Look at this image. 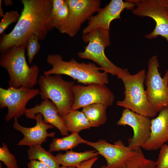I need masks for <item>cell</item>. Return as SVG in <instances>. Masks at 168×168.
Returning a JSON list of instances; mask_svg holds the SVG:
<instances>
[{
    "instance_id": "obj_26",
    "label": "cell",
    "mask_w": 168,
    "mask_h": 168,
    "mask_svg": "<svg viewBox=\"0 0 168 168\" xmlns=\"http://www.w3.org/2000/svg\"><path fill=\"white\" fill-rule=\"evenodd\" d=\"M21 16V14L16 11L12 10L7 12L4 14L0 22V35L11 24L17 22Z\"/></svg>"
},
{
    "instance_id": "obj_1",
    "label": "cell",
    "mask_w": 168,
    "mask_h": 168,
    "mask_svg": "<svg viewBox=\"0 0 168 168\" xmlns=\"http://www.w3.org/2000/svg\"><path fill=\"white\" fill-rule=\"evenodd\" d=\"M21 2L23 7L18 21L10 33L1 35L0 54L12 46H26L29 38L33 35L39 40H43L53 29L51 18L52 0Z\"/></svg>"
},
{
    "instance_id": "obj_4",
    "label": "cell",
    "mask_w": 168,
    "mask_h": 168,
    "mask_svg": "<svg viewBox=\"0 0 168 168\" xmlns=\"http://www.w3.org/2000/svg\"><path fill=\"white\" fill-rule=\"evenodd\" d=\"M116 76L122 80L125 88L124 99L118 101L116 105L150 118L156 116L157 113L149 103L144 89L145 69L131 75L127 69H122Z\"/></svg>"
},
{
    "instance_id": "obj_23",
    "label": "cell",
    "mask_w": 168,
    "mask_h": 168,
    "mask_svg": "<svg viewBox=\"0 0 168 168\" xmlns=\"http://www.w3.org/2000/svg\"><path fill=\"white\" fill-rule=\"evenodd\" d=\"M28 158L30 160H35L40 161L49 168H60V165L54 156L49 151L44 148L41 145L30 147L27 151Z\"/></svg>"
},
{
    "instance_id": "obj_14",
    "label": "cell",
    "mask_w": 168,
    "mask_h": 168,
    "mask_svg": "<svg viewBox=\"0 0 168 168\" xmlns=\"http://www.w3.org/2000/svg\"><path fill=\"white\" fill-rule=\"evenodd\" d=\"M85 144L94 148L105 158L108 168L120 167L133 151L128 146H126L121 140L114 142L113 144L103 139L94 142L87 141Z\"/></svg>"
},
{
    "instance_id": "obj_35",
    "label": "cell",
    "mask_w": 168,
    "mask_h": 168,
    "mask_svg": "<svg viewBox=\"0 0 168 168\" xmlns=\"http://www.w3.org/2000/svg\"><path fill=\"white\" fill-rule=\"evenodd\" d=\"M60 168H77V167H66L62 166L60 167Z\"/></svg>"
},
{
    "instance_id": "obj_12",
    "label": "cell",
    "mask_w": 168,
    "mask_h": 168,
    "mask_svg": "<svg viewBox=\"0 0 168 168\" xmlns=\"http://www.w3.org/2000/svg\"><path fill=\"white\" fill-rule=\"evenodd\" d=\"M118 125H128L133 129V137L128 139V146L133 150L142 147L151 136V119L150 118L124 109L117 123Z\"/></svg>"
},
{
    "instance_id": "obj_8",
    "label": "cell",
    "mask_w": 168,
    "mask_h": 168,
    "mask_svg": "<svg viewBox=\"0 0 168 168\" xmlns=\"http://www.w3.org/2000/svg\"><path fill=\"white\" fill-rule=\"evenodd\" d=\"M69 9L68 16L57 29L62 34L74 37L82 25L101 9L100 0H66Z\"/></svg>"
},
{
    "instance_id": "obj_10",
    "label": "cell",
    "mask_w": 168,
    "mask_h": 168,
    "mask_svg": "<svg viewBox=\"0 0 168 168\" xmlns=\"http://www.w3.org/2000/svg\"><path fill=\"white\" fill-rule=\"evenodd\" d=\"M40 90L24 87L18 88H0V108L6 107L8 113L5 119L7 122L13 118L25 114L26 105L30 100L40 94Z\"/></svg>"
},
{
    "instance_id": "obj_19",
    "label": "cell",
    "mask_w": 168,
    "mask_h": 168,
    "mask_svg": "<svg viewBox=\"0 0 168 168\" xmlns=\"http://www.w3.org/2000/svg\"><path fill=\"white\" fill-rule=\"evenodd\" d=\"M68 131L78 133L91 127L86 116L82 111H71L62 117Z\"/></svg>"
},
{
    "instance_id": "obj_11",
    "label": "cell",
    "mask_w": 168,
    "mask_h": 168,
    "mask_svg": "<svg viewBox=\"0 0 168 168\" xmlns=\"http://www.w3.org/2000/svg\"><path fill=\"white\" fill-rule=\"evenodd\" d=\"M73 92L74 101L71 111L95 103H101L107 107L112 105L114 100L113 93L105 85H75Z\"/></svg>"
},
{
    "instance_id": "obj_17",
    "label": "cell",
    "mask_w": 168,
    "mask_h": 168,
    "mask_svg": "<svg viewBox=\"0 0 168 168\" xmlns=\"http://www.w3.org/2000/svg\"><path fill=\"white\" fill-rule=\"evenodd\" d=\"M159 112L156 117L151 119L150 137L142 147L145 150H157L168 141V106Z\"/></svg>"
},
{
    "instance_id": "obj_9",
    "label": "cell",
    "mask_w": 168,
    "mask_h": 168,
    "mask_svg": "<svg viewBox=\"0 0 168 168\" xmlns=\"http://www.w3.org/2000/svg\"><path fill=\"white\" fill-rule=\"evenodd\" d=\"M136 7L132 11L135 15L140 17H149L156 22L154 30L145 36L149 39L161 36L168 42V12L162 0H133Z\"/></svg>"
},
{
    "instance_id": "obj_34",
    "label": "cell",
    "mask_w": 168,
    "mask_h": 168,
    "mask_svg": "<svg viewBox=\"0 0 168 168\" xmlns=\"http://www.w3.org/2000/svg\"><path fill=\"white\" fill-rule=\"evenodd\" d=\"M163 4L168 12V0H162Z\"/></svg>"
},
{
    "instance_id": "obj_7",
    "label": "cell",
    "mask_w": 168,
    "mask_h": 168,
    "mask_svg": "<svg viewBox=\"0 0 168 168\" xmlns=\"http://www.w3.org/2000/svg\"><path fill=\"white\" fill-rule=\"evenodd\" d=\"M160 67L157 56H152L148 62L145 81L147 100L157 113L168 106V70L162 77L158 70Z\"/></svg>"
},
{
    "instance_id": "obj_18",
    "label": "cell",
    "mask_w": 168,
    "mask_h": 168,
    "mask_svg": "<svg viewBox=\"0 0 168 168\" xmlns=\"http://www.w3.org/2000/svg\"><path fill=\"white\" fill-rule=\"evenodd\" d=\"M99 153L95 150L77 152L67 151L64 154L60 153L55 156L59 165L62 166L77 167L82 162L97 157Z\"/></svg>"
},
{
    "instance_id": "obj_15",
    "label": "cell",
    "mask_w": 168,
    "mask_h": 168,
    "mask_svg": "<svg viewBox=\"0 0 168 168\" xmlns=\"http://www.w3.org/2000/svg\"><path fill=\"white\" fill-rule=\"evenodd\" d=\"M17 118H14L13 128L21 132L23 138L17 144L19 146H28L30 147L36 145H41L46 141L48 137H54V132L48 133L47 130L53 128L51 124L45 123L41 114H36L33 119L36 121L35 126L30 128L25 127L21 125L18 121Z\"/></svg>"
},
{
    "instance_id": "obj_5",
    "label": "cell",
    "mask_w": 168,
    "mask_h": 168,
    "mask_svg": "<svg viewBox=\"0 0 168 168\" xmlns=\"http://www.w3.org/2000/svg\"><path fill=\"white\" fill-rule=\"evenodd\" d=\"M38 83L41 98L52 101L61 117L71 111L74 101V82L65 80L59 75H44L38 79Z\"/></svg>"
},
{
    "instance_id": "obj_33",
    "label": "cell",
    "mask_w": 168,
    "mask_h": 168,
    "mask_svg": "<svg viewBox=\"0 0 168 168\" xmlns=\"http://www.w3.org/2000/svg\"><path fill=\"white\" fill-rule=\"evenodd\" d=\"M2 0H0V17H2L4 15V12L2 10Z\"/></svg>"
},
{
    "instance_id": "obj_2",
    "label": "cell",
    "mask_w": 168,
    "mask_h": 168,
    "mask_svg": "<svg viewBox=\"0 0 168 168\" xmlns=\"http://www.w3.org/2000/svg\"><path fill=\"white\" fill-rule=\"evenodd\" d=\"M47 61L52 68L44 71V75H65L85 85L97 83L106 85L109 82L108 73L101 72V68L94 63H80L73 58L66 61L58 54H49Z\"/></svg>"
},
{
    "instance_id": "obj_27",
    "label": "cell",
    "mask_w": 168,
    "mask_h": 168,
    "mask_svg": "<svg viewBox=\"0 0 168 168\" xmlns=\"http://www.w3.org/2000/svg\"><path fill=\"white\" fill-rule=\"evenodd\" d=\"M68 14V7L66 0H65L63 7L51 20L52 26L53 29L54 28H57L61 25L67 19Z\"/></svg>"
},
{
    "instance_id": "obj_28",
    "label": "cell",
    "mask_w": 168,
    "mask_h": 168,
    "mask_svg": "<svg viewBox=\"0 0 168 168\" xmlns=\"http://www.w3.org/2000/svg\"><path fill=\"white\" fill-rule=\"evenodd\" d=\"M155 164L156 168H168V145L164 144L161 147Z\"/></svg>"
},
{
    "instance_id": "obj_32",
    "label": "cell",
    "mask_w": 168,
    "mask_h": 168,
    "mask_svg": "<svg viewBox=\"0 0 168 168\" xmlns=\"http://www.w3.org/2000/svg\"><path fill=\"white\" fill-rule=\"evenodd\" d=\"M4 2L6 7L12 5L13 4L12 1L11 0H4Z\"/></svg>"
},
{
    "instance_id": "obj_16",
    "label": "cell",
    "mask_w": 168,
    "mask_h": 168,
    "mask_svg": "<svg viewBox=\"0 0 168 168\" xmlns=\"http://www.w3.org/2000/svg\"><path fill=\"white\" fill-rule=\"evenodd\" d=\"M38 114L42 115L45 123L56 128L62 135H69L63 118L59 115L56 105L51 100H44L40 104H36L33 107L27 109L25 115L27 118L33 119L35 115Z\"/></svg>"
},
{
    "instance_id": "obj_31",
    "label": "cell",
    "mask_w": 168,
    "mask_h": 168,
    "mask_svg": "<svg viewBox=\"0 0 168 168\" xmlns=\"http://www.w3.org/2000/svg\"><path fill=\"white\" fill-rule=\"evenodd\" d=\"M98 159L97 157H95L81 163L77 168H91Z\"/></svg>"
},
{
    "instance_id": "obj_29",
    "label": "cell",
    "mask_w": 168,
    "mask_h": 168,
    "mask_svg": "<svg viewBox=\"0 0 168 168\" xmlns=\"http://www.w3.org/2000/svg\"><path fill=\"white\" fill-rule=\"evenodd\" d=\"M65 0H52V5L51 13V20L64 5Z\"/></svg>"
},
{
    "instance_id": "obj_25",
    "label": "cell",
    "mask_w": 168,
    "mask_h": 168,
    "mask_svg": "<svg viewBox=\"0 0 168 168\" xmlns=\"http://www.w3.org/2000/svg\"><path fill=\"white\" fill-rule=\"evenodd\" d=\"M38 37L32 35L29 38L26 46L28 61L30 64L32 63L35 56L39 51L41 46Z\"/></svg>"
},
{
    "instance_id": "obj_13",
    "label": "cell",
    "mask_w": 168,
    "mask_h": 168,
    "mask_svg": "<svg viewBox=\"0 0 168 168\" xmlns=\"http://www.w3.org/2000/svg\"><path fill=\"white\" fill-rule=\"evenodd\" d=\"M135 6L132 0H111L105 7L101 8L97 14L89 18L87 26L82 31L83 35L98 28L110 31L111 22L115 19H120V14L123 10H133Z\"/></svg>"
},
{
    "instance_id": "obj_3",
    "label": "cell",
    "mask_w": 168,
    "mask_h": 168,
    "mask_svg": "<svg viewBox=\"0 0 168 168\" xmlns=\"http://www.w3.org/2000/svg\"><path fill=\"white\" fill-rule=\"evenodd\" d=\"M26 49V46H14L1 54L0 65L8 73L9 87L32 88L38 83L39 69L35 64L30 67L28 65Z\"/></svg>"
},
{
    "instance_id": "obj_30",
    "label": "cell",
    "mask_w": 168,
    "mask_h": 168,
    "mask_svg": "<svg viewBox=\"0 0 168 168\" xmlns=\"http://www.w3.org/2000/svg\"><path fill=\"white\" fill-rule=\"evenodd\" d=\"M28 168H49L44 163L35 160H30L27 164Z\"/></svg>"
},
{
    "instance_id": "obj_20",
    "label": "cell",
    "mask_w": 168,
    "mask_h": 168,
    "mask_svg": "<svg viewBox=\"0 0 168 168\" xmlns=\"http://www.w3.org/2000/svg\"><path fill=\"white\" fill-rule=\"evenodd\" d=\"M107 108L102 104L95 103L83 107L82 111L86 116L91 127H96L106 122Z\"/></svg>"
},
{
    "instance_id": "obj_21",
    "label": "cell",
    "mask_w": 168,
    "mask_h": 168,
    "mask_svg": "<svg viewBox=\"0 0 168 168\" xmlns=\"http://www.w3.org/2000/svg\"><path fill=\"white\" fill-rule=\"evenodd\" d=\"M86 141L78 133H72L71 134L63 138L53 139L49 145V151L51 152L60 150L68 151L81 144H85Z\"/></svg>"
},
{
    "instance_id": "obj_22",
    "label": "cell",
    "mask_w": 168,
    "mask_h": 168,
    "mask_svg": "<svg viewBox=\"0 0 168 168\" xmlns=\"http://www.w3.org/2000/svg\"><path fill=\"white\" fill-rule=\"evenodd\" d=\"M100 168H108L103 166ZM118 168H156L155 162L145 158L139 148L133 151L123 164Z\"/></svg>"
},
{
    "instance_id": "obj_6",
    "label": "cell",
    "mask_w": 168,
    "mask_h": 168,
    "mask_svg": "<svg viewBox=\"0 0 168 168\" xmlns=\"http://www.w3.org/2000/svg\"><path fill=\"white\" fill-rule=\"evenodd\" d=\"M82 39L88 43L83 51L77 54L82 59H90L99 65L102 70L113 76H117L122 70L106 56L105 48L110 44V31L101 28L95 30L82 35Z\"/></svg>"
},
{
    "instance_id": "obj_24",
    "label": "cell",
    "mask_w": 168,
    "mask_h": 168,
    "mask_svg": "<svg viewBox=\"0 0 168 168\" xmlns=\"http://www.w3.org/2000/svg\"><path fill=\"white\" fill-rule=\"evenodd\" d=\"M0 148V160L6 165L7 168H18L16 158L11 154L7 146L4 143Z\"/></svg>"
}]
</instances>
